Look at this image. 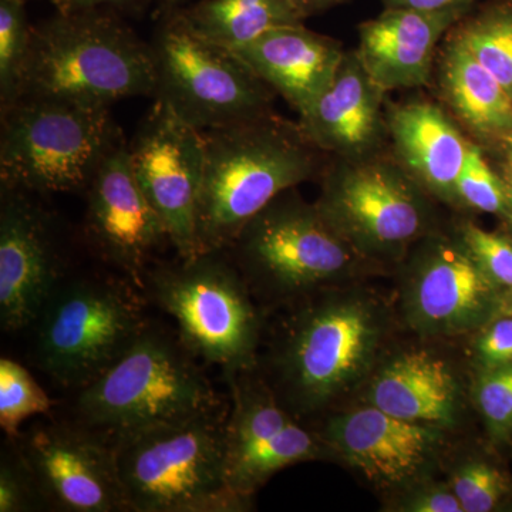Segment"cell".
Returning <instances> with one entry per match:
<instances>
[{"instance_id":"obj_1","label":"cell","mask_w":512,"mask_h":512,"mask_svg":"<svg viewBox=\"0 0 512 512\" xmlns=\"http://www.w3.org/2000/svg\"><path fill=\"white\" fill-rule=\"evenodd\" d=\"M201 133L205 164L197 207L198 252L231 247L256 214L318 171L322 151L298 123L275 113Z\"/></svg>"},{"instance_id":"obj_2","label":"cell","mask_w":512,"mask_h":512,"mask_svg":"<svg viewBox=\"0 0 512 512\" xmlns=\"http://www.w3.org/2000/svg\"><path fill=\"white\" fill-rule=\"evenodd\" d=\"M140 96H154L150 43L120 13L56 12L33 26L20 99L111 107Z\"/></svg>"},{"instance_id":"obj_3","label":"cell","mask_w":512,"mask_h":512,"mask_svg":"<svg viewBox=\"0 0 512 512\" xmlns=\"http://www.w3.org/2000/svg\"><path fill=\"white\" fill-rule=\"evenodd\" d=\"M221 410L197 357L150 322L114 365L77 390L74 421L114 443Z\"/></svg>"},{"instance_id":"obj_4","label":"cell","mask_w":512,"mask_h":512,"mask_svg":"<svg viewBox=\"0 0 512 512\" xmlns=\"http://www.w3.org/2000/svg\"><path fill=\"white\" fill-rule=\"evenodd\" d=\"M128 511L237 512L247 498L228 480L221 412L114 441Z\"/></svg>"},{"instance_id":"obj_5","label":"cell","mask_w":512,"mask_h":512,"mask_svg":"<svg viewBox=\"0 0 512 512\" xmlns=\"http://www.w3.org/2000/svg\"><path fill=\"white\" fill-rule=\"evenodd\" d=\"M124 276H67L35 325V360L67 389H82L140 338L150 320Z\"/></svg>"},{"instance_id":"obj_6","label":"cell","mask_w":512,"mask_h":512,"mask_svg":"<svg viewBox=\"0 0 512 512\" xmlns=\"http://www.w3.org/2000/svg\"><path fill=\"white\" fill-rule=\"evenodd\" d=\"M143 292L174 319L178 338L192 356L220 367L224 375L249 369L258 315L227 249L153 262Z\"/></svg>"},{"instance_id":"obj_7","label":"cell","mask_w":512,"mask_h":512,"mask_svg":"<svg viewBox=\"0 0 512 512\" xmlns=\"http://www.w3.org/2000/svg\"><path fill=\"white\" fill-rule=\"evenodd\" d=\"M110 109L33 97L16 101L2 111L0 185L84 194L124 137Z\"/></svg>"},{"instance_id":"obj_8","label":"cell","mask_w":512,"mask_h":512,"mask_svg":"<svg viewBox=\"0 0 512 512\" xmlns=\"http://www.w3.org/2000/svg\"><path fill=\"white\" fill-rule=\"evenodd\" d=\"M150 50L154 97L200 131L274 113V90L232 50L198 35L180 9L161 12Z\"/></svg>"},{"instance_id":"obj_9","label":"cell","mask_w":512,"mask_h":512,"mask_svg":"<svg viewBox=\"0 0 512 512\" xmlns=\"http://www.w3.org/2000/svg\"><path fill=\"white\" fill-rule=\"evenodd\" d=\"M355 249L316 205L288 190L256 214L227 251L245 281L293 295L348 271Z\"/></svg>"},{"instance_id":"obj_10","label":"cell","mask_w":512,"mask_h":512,"mask_svg":"<svg viewBox=\"0 0 512 512\" xmlns=\"http://www.w3.org/2000/svg\"><path fill=\"white\" fill-rule=\"evenodd\" d=\"M316 207L353 247L369 252L394 251L412 241L426 211L412 175L376 156L336 158Z\"/></svg>"},{"instance_id":"obj_11","label":"cell","mask_w":512,"mask_h":512,"mask_svg":"<svg viewBox=\"0 0 512 512\" xmlns=\"http://www.w3.org/2000/svg\"><path fill=\"white\" fill-rule=\"evenodd\" d=\"M128 160L171 247L181 258L198 254L197 207L205 164L201 131L156 100L128 141Z\"/></svg>"},{"instance_id":"obj_12","label":"cell","mask_w":512,"mask_h":512,"mask_svg":"<svg viewBox=\"0 0 512 512\" xmlns=\"http://www.w3.org/2000/svg\"><path fill=\"white\" fill-rule=\"evenodd\" d=\"M35 192L0 185V326L32 328L67 274L59 225Z\"/></svg>"},{"instance_id":"obj_13","label":"cell","mask_w":512,"mask_h":512,"mask_svg":"<svg viewBox=\"0 0 512 512\" xmlns=\"http://www.w3.org/2000/svg\"><path fill=\"white\" fill-rule=\"evenodd\" d=\"M376 335L372 315L357 303H322L303 311L278 359L291 403L312 410L348 386L366 365Z\"/></svg>"},{"instance_id":"obj_14","label":"cell","mask_w":512,"mask_h":512,"mask_svg":"<svg viewBox=\"0 0 512 512\" xmlns=\"http://www.w3.org/2000/svg\"><path fill=\"white\" fill-rule=\"evenodd\" d=\"M16 441L49 510L128 511L106 437L73 421L36 424Z\"/></svg>"},{"instance_id":"obj_15","label":"cell","mask_w":512,"mask_h":512,"mask_svg":"<svg viewBox=\"0 0 512 512\" xmlns=\"http://www.w3.org/2000/svg\"><path fill=\"white\" fill-rule=\"evenodd\" d=\"M84 195L83 231L90 249L143 292L154 254L171 244L160 215L131 170L126 137L104 157Z\"/></svg>"},{"instance_id":"obj_16","label":"cell","mask_w":512,"mask_h":512,"mask_svg":"<svg viewBox=\"0 0 512 512\" xmlns=\"http://www.w3.org/2000/svg\"><path fill=\"white\" fill-rule=\"evenodd\" d=\"M241 373H225L232 396L225 446L229 484L248 500L276 471L315 457L318 446L271 393Z\"/></svg>"},{"instance_id":"obj_17","label":"cell","mask_w":512,"mask_h":512,"mask_svg":"<svg viewBox=\"0 0 512 512\" xmlns=\"http://www.w3.org/2000/svg\"><path fill=\"white\" fill-rule=\"evenodd\" d=\"M470 10V6L436 12L386 8L359 26L357 56L383 92L424 86L433 72L441 37Z\"/></svg>"},{"instance_id":"obj_18","label":"cell","mask_w":512,"mask_h":512,"mask_svg":"<svg viewBox=\"0 0 512 512\" xmlns=\"http://www.w3.org/2000/svg\"><path fill=\"white\" fill-rule=\"evenodd\" d=\"M384 93L356 50L345 52L328 89L299 116V127L322 153L343 160L375 156L387 127L382 113Z\"/></svg>"},{"instance_id":"obj_19","label":"cell","mask_w":512,"mask_h":512,"mask_svg":"<svg viewBox=\"0 0 512 512\" xmlns=\"http://www.w3.org/2000/svg\"><path fill=\"white\" fill-rule=\"evenodd\" d=\"M232 52L299 116L328 89L345 55L339 42L303 23L271 30Z\"/></svg>"},{"instance_id":"obj_20","label":"cell","mask_w":512,"mask_h":512,"mask_svg":"<svg viewBox=\"0 0 512 512\" xmlns=\"http://www.w3.org/2000/svg\"><path fill=\"white\" fill-rule=\"evenodd\" d=\"M328 439L370 480L389 484L412 477L434 444V434L421 423L399 419L376 406L333 420Z\"/></svg>"},{"instance_id":"obj_21","label":"cell","mask_w":512,"mask_h":512,"mask_svg":"<svg viewBox=\"0 0 512 512\" xmlns=\"http://www.w3.org/2000/svg\"><path fill=\"white\" fill-rule=\"evenodd\" d=\"M400 165L414 180L444 197L456 195L468 141L446 113L427 101L397 107L387 119Z\"/></svg>"},{"instance_id":"obj_22","label":"cell","mask_w":512,"mask_h":512,"mask_svg":"<svg viewBox=\"0 0 512 512\" xmlns=\"http://www.w3.org/2000/svg\"><path fill=\"white\" fill-rule=\"evenodd\" d=\"M490 279L483 274L466 248L440 244L424 261L414 306L424 325L439 329L467 325L483 308Z\"/></svg>"},{"instance_id":"obj_23","label":"cell","mask_w":512,"mask_h":512,"mask_svg":"<svg viewBox=\"0 0 512 512\" xmlns=\"http://www.w3.org/2000/svg\"><path fill=\"white\" fill-rule=\"evenodd\" d=\"M372 402L377 409L413 423H447L456 407V383L439 357L406 353L377 376Z\"/></svg>"},{"instance_id":"obj_24","label":"cell","mask_w":512,"mask_h":512,"mask_svg":"<svg viewBox=\"0 0 512 512\" xmlns=\"http://www.w3.org/2000/svg\"><path fill=\"white\" fill-rule=\"evenodd\" d=\"M439 80L448 106L476 136L504 140L510 133V94L456 37L441 56Z\"/></svg>"},{"instance_id":"obj_25","label":"cell","mask_w":512,"mask_h":512,"mask_svg":"<svg viewBox=\"0 0 512 512\" xmlns=\"http://www.w3.org/2000/svg\"><path fill=\"white\" fill-rule=\"evenodd\" d=\"M180 10L198 35L229 50L305 22L295 0H195Z\"/></svg>"},{"instance_id":"obj_26","label":"cell","mask_w":512,"mask_h":512,"mask_svg":"<svg viewBox=\"0 0 512 512\" xmlns=\"http://www.w3.org/2000/svg\"><path fill=\"white\" fill-rule=\"evenodd\" d=\"M456 37L512 99V5L491 8L457 23Z\"/></svg>"},{"instance_id":"obj_27","label":"cell","mask_w":512,"mask_h":512,"mask_svg":"<svg viewBox=\"0 0 512 512\" xmlns=\"http://www.w3.org/2000/svg\"><path fill=\"white\" fill-rule=\"evenodd\" d=\"M25 0H0V113L20 99L32 28Z\"/></svg>"},{"instance_id":"obj_28","label":"cell","mask_w":512,"mask_h":512,"mask_svg":"<svg viewBox=\"0 0 512 512\" xmlns=\"http://www.w3.org/2000/svg\"><path fill=\"white\" fill-rule=\"evenodd\" d=\"M53 402L26 367L16 360H0V427L9 440H18L26 420L52 409Z\"/></svg>"},{"instance_id":"obj_29","label":"cell","mask_w":512,"mask_h":512,"mask_svg":"<svg viewBox=\"0 0 512 512\" xmlns=\"http://www.w3.org/2000/svg\"><path fill=\"white\" fill-rule=\"evenodd\" d=\"M456 195L478 211L488 214L507 212V184L491 170L477 144H468L466 161L457 178Z\"/></svg>"},{"instance_id":"obj_30","label":"cell","mask_w":512,"mask_h":512,"mask_svg":"<svg viewBox=\"0 0 512 512\" xmlns=\"http://www.w3.org/2000/svg\"><path fill=\"white\" fill-rule=\"evenodd\" d=\"M46 508L18 441L9 440L0 460V512H26Z\"/></svg>"},{"instance_id":"obj_31","label":"cell","mask_w":512,"mask_h":512,"mask_svg":"<svg viewBox=\"0 0 512 512\" xmlns=\"http://www.w3.org/2000/svg\"><path fill=\"white\" fill-rule=\"evenodd\" d=\"M463 244L490 282L512 288V244L508 239L467 224Z\"/></svg>"},{"instance_id":"obj_32","label":"cell","mask_w":512,"mask_h":512,"mask_svg":"<svg viewBox=\"0 0 512 512\" xmlns=\"http://www.w3.org/2000/svg\"><path fill=\"white\" fill-rule=\"evenodd\" d=\"M454 494L466 512L493 510L505 491L503 476L484 463L467 464L454 478Z\"/></svg>"},{"instance_id":"obj_33","label":"cell","mask_w":512,"mask_h":512,"mask_svg":"<svg viewBox=\"0 0 512 512\" xmlns=\"http://www.w3.org/2000/svg\"><path fill=\"white\" fill-rule=\"evenodd\" d=\"M481 412L494 430L512 426V366L500 367L488 373L478 387Z\"/></svg>"},{"instance_id":"obj_34","label":"cell","mask_w":512,"mask_h":512,"mask_svg":"<svg viewBox=\"0 0 512 512\" xmlns=\"http://www.w3.org/2000/svg\"><path fill=\"white\" fill-rule=\"evenodd\" d=\"M481 357L487 365L504 366L512 360V319L498 320L480 342Z\"/></svg>"},{"instance_id":"obj_35","label":"cell","mask_w":512,"mask_h":512,"mask_svg":"<svg viewBox=\"0 0 512 512\" xmlns=\"http://www.w3.org/2000/svg\"><path fill=\"white\" fill-rule=\"evenodd\" d=\"M60 13L86 12V10H113L121 13L131 10L140 0H49Z\"/></svg>"},{"instance_id":"obj_36","label":"cell","mask_w":512,"mask_h":512,"mask_svg":"<svg viewBox=\"0 0 512 512\" xmlns=\"http://www.w3.org/2000/svg\"><path fill=\"white\" fill-rule=\"evenodd\" d=\"M410 511L417 512H461L463 505L457 495L448 491L434 490L420 495L412 503Z\"/></svg>"},{"instance_id":"obj_37","label":"cell","mask_w":512,"mask_h":512,"mask_svg":"<svg viewBox=\"0 0 512 512\" xmlns=\"http://www.w3.org/2000/svg\"><path fill=\"white\" fill-rule=\"evenodd\" d=\"M386 8L424 10L436 12L461 6H473L476 0H382Z\"/></svg>"},{"instance_id":"obj_38","label":"cell","mask_w":512,"mask_h":512,"mask_svg":"<svg viewBox=\"0 0 512 512\" xmlns=\"http://www.w3.org/2000/svg\"><path fill=\"white\" fill-rule=\"evenodd\" d=\"M298 5L299 12L302 13L303 19L311 18L320 12H325L333 6H338L346 0H295Z\"/></svg>"},{"instance_id":"obj_39","label":"cell","mask_w":512,"mask_h":512,"mask_svg":"<svg viewBox=\"0 0 512 512\" xmlns=\"http://www.w3.org/2000/svg\"><path fill=\"white\" fill-rule=\"evenodd\" d=\"M192 2L195 0H160V9L161 12H167V10L184 8Z\"/></svg>"},{"instance_id":"obj_40","label":"cell","mask_w":512,"mask_h":512,"mask_svg":"<svg viewBox=\"0 0 512 512\" xmlns=\"http://www.w3.org/2000/svg\"><path fill=\"white\" fill-rule=\"evenodd\" d=\"M505 146H507V158H508V165H510V170L512 174V130L510 133L507 134V136L504 137Z\"/></svg>"},{"instance_id":"obj_41","label":"cell","mask_w":512,"mask_h":512,"mask_svg":"<svg viewBox=\"0 0 512 512\" xmlns=\"http://www.w3.org/2000/svg\"><path fill=\"white\" fill-rule=\"evenodd\" d=\"M507 201H508L507 212H510L511 217H512V174H511L510 183H507Z\"/></svg>"},{"instance_id":"obj_42","label":"cell","mask_w":512,"mask_h":512,"mask_svg":"<svg viewBox=\"0 0 512 512\" xmlns=\"http://www.w3.org/2000/svg\"><path fill=\"white\" fill-rule=\"evenodd\" d=\"M508 2H510V3H511V5H512V0H508Z\"/></svg>"},{"instance_id":"obj_43","label":"cell","mask_w":512,"mask_h":512,"mask_svg":"<svg viewBox=\"0 0 512 512\" xmlns=\"http://www.w3.org/2000/svg\"><path fill=\"white\" fill-rule=\"evenodd\" d=\"M26 3L30 2V0H25Z\"/></svg>"},{"instance_id":"obj_44","label":"cell","mask_w":512,"mask_h":512,"mask_svg":"<svg viewBox=\"0 0 512 512\" xmlns=\"http://www.w3.org/2000/svg\"><path fill=\"white\" fill-rule=\"evenodd\" d=\"M511 301H512V299H511Z\"/></svg>"}]
</instances>
